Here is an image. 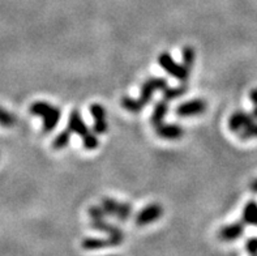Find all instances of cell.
<instances>
[{
	"instance_id": "16",
	"label": "cell",
	"mask_w": 257,
	"mask_h": 256,
	"mask_svg": "<svg viewBox=\"0 0 257 256\" xmlns=\"http://www.w3.org/2000/svg\"><path fill=\"white\" fill-rule=\"evenodd\" d=\"M187 87L186 84H182L180 87H176V88H169L167 87L165 91H163V98L166 101H171V100H175L178 97H182L183 94L187 93Z\"/></svg>"
},
{
	"instance_id": "10",
	"label": "cell",
	"mask_w": 257,
	"mask_h": 256,
	"mask_svg": "<svg viewBox=\"0 0 257 256\" xmlns=\"http://www.w3.org/2000/svg\"><path fill=\"white\" fill-rule=\"evenodd\" d=\"M67 128H69V130L72 131V133L80 135L82 139L88 136L89 133H90L88 126H86L84 120H82L81 114L78 113L77 110H73L71 113V115H69L68 126H67Z\"/></svg>"
},
{
	"instance_id": "14",
	"label": "cell",
	"mask_w": 257,
	"mask_h": 256,
	"mask_svg": "<svg viewBox=\"0 0 257 256\" xmlns=\"http://www.w3.org/2000/svg\"><path fill=\"white\" fill-rule=\"evenodd\" d=\"M243 222L247 225L257 226V203L256 201H248L243 209Z\"/></svg>"
},
{
	"instance_id": "17",
	"label": "cell",
	"mask_w": 257,
	"mask_h": 256,
	"mask_svg": "<svg viewBox=\"0 0 257 256\" xmlns=\"http://www.w3.org/2000/svg\"><path fill=\"white\" fill-rule=\"evenodd\" d=\"M110 246V242L99 238H88L82 242V247L85 250H98V248H106Z\"/></svg>"
},
{
	"instance_id": "24",
	"label": "cell",
	"mask_w": 257,
	"mask_h": 256,
	"mask_svg": "<svg viewBox=\"0 0 257 256\" xmlns=\"http://www.w3.org/2000/svg\"><path fill=\"white\" fill-rule=\"evenodd\" d=\"M251 190H252V192H257V179H256V181L252 182Z\"/></svg>"
},
{
	"instance_id": "19",
	"label": "cell",
	"mask_w": 257,
	"mask_h": 256,
	"mask_svg": "<svg viewBox=\"0 0 257 256\" xmlns=\"http://www.w3.org/2000/svg\"><path fill=\"white\" fill-rule=\"evenodd\" d=\"M15 124H16V118H15V115L0 106V126L6 127V128H11Z\"/></svg>"
},
{
	"instance_id": "13",
	"label": "cell",
	"mask_w": 257,
	"mask_h": 256,
	"mask_svg": "<svg viewBox=\"0 0 257 256\" xmlns=\"http://www.w3.org/2000/svg\"><path fill=\"white\" fill-rule=\"evenodd\" d=\"M167 102H169V101H166L163 98V100L160 101V102L156 105V107H154L153 114H152V117H150V123L153 124L154 128H157V127H160L161 124H163V120H165L167 113H169V104H167Z\"/></svg>"
},
{
	"instance_id": "23",
	"label": "cell",
	"mask_w": 257,
	"mask_h": 256,
	"mask_svg": "<svg viewBox=\"0 0 257 256\" xmlns=\"http://www.w3.org/2000/svg\"><path fill=\"white\" fill-rule=\"evenodd\" d=\"M249 97H251L252 105H253V106H257V88L252 89L251 94H249Z\"/></svg>"
},
{
	"instance_id": "9",
	"label": "cell",
	"mask_w": 257,
	"mask_h": 256,
	"mask_svg": "<svg viewBox=\"0 0 257 256\" xmlns=\"http://www.w3.org/2000/svg\"><path fill=\"white\" fill-rule=\"evenodd\" d=\"M91 117L94 118V132L97 135H103L107 132L108 126L106 122V110L99 104H93L90 106Z\"/></svg>"
},
{
	"instance_id": "7",
	"label": "cell",
	"mask_w": 257,
	"mask_h": 256,
	"mask_svg": "<svg viewBox=\"0 0 257 256\" xmlns=\"http://www.w3.org/2000/svg\"><path fill=\"white\" fill-rule=\"evenodd\" d=\"M162 205H160L158 203H153V204L147 205L143 211L137 213L135 222H136L137 226H145V225H149L152 222H156L157 220H160L162 217Z\"/></svg>"
},
{
	"instance_id": "1",
	"label": "cell",
	"mask_w": 257,
	"mask_h": 256,
	"mask_svg": "<svg viewBox=\"0 0 257 256\" xmlns=\"http://www.w3.org/2000/svg\"><path fill=\"white\" fill-rule=\"evenodd\" d=\"M167 88V80L165 77H149L141 85L140 97L137 100L130 97H124L121 100V106L130 113L137 114L149 104L150 98L157 91H165Z\"/></svg>"
},
{
	"instance_id": "4",
	"label": "cell",
	"mask_w": 257,
	"mask_h": 256,
	"mask_svg": "<svg viewBox=\"0 0 257 256\" xmlns=\"http://www.w3.org/2000/svg\"><path fill=\"white\" fill-rule=\"evenodd\" d=\"M158 63H160L161 67H162L169 75L178 78L182 84H186L187 80H188L189 77V72L191 71H189L184 64H178V63L171 58V55H170L169 52H162V54L158 56Z\"/></svg>"
},
{
	"instance_id": "20",
	"label": "cell",
	"mask_w": 257,
	"mask_h": 256,
	"mask_svg": "<svg viewBox=\"0 0 257 256\" xmlns=\"http://www.w3.org/2000/svg\"><path fill=\"white\" fill-rule=\"evenodd\" d=\"M82 144H84L85 149L93 150V149H95V148H98V145H99V141H98L97 136L90 132L88 136L82 139Z\"/></svg>"
},
{
	"instance_id": "5",
	"label": "cell",
	"mask_w": 257,
	"mask_h": 256,
	"mask_svg": "<svg viewBox=\"0 0 257 256\" xmlns=\"http://www.w3.org/2000/svg\"><path fill=\"white\" fill-rule=\"evenodd\" d=\"M102 208L104 209L106 214H112L117 220L125 221L132 214V207L127 203H119L114 199H103Z\"/></svg>"
},
{
	"instance_id": "22",
	"label": "cell",
	"mask_w": 257,
	"mask_h": 256,
	"mask_svg": "<svg viewBox=\"0 0 257 256\" xmlns=\"http://www.w3.org/2000/svg\"><path fill=\"white\" fill-rule=\"evenodd\" d=\"M247 251L249 255L257 256V238H251L247 240Z\"/></svg>"
},
{
	"instance_id": "6",
	"label": "cell",
	"mask_w": 257,
	"mask_h": 256,
	"mask_svg": "<svg viewBox=\"0 0 257 256\" xmlns=\"http://www.w3.org/2000/svg\"><path fill=\"white\" fill-rule=\"evenodd\" d=\"M206 109H208V104L205 100L195 98V100L183 102L176 107V115L178 117H196V115H201L205 113Z\"/></svg>"
},
{
	"instance_id": "11",
	"label": "cell",
	"mask_w": 257,
	"mask_h": 256,
	"mask_svg": "<svg viewBox=\"0 0 257 256\" xmlns=\"http://www.w3.org/2000/svg\"><path fill=\"white\" fill-rule=\"evenodd\" d=\"M156 132L158 136L166 140H176L184 135V130L178 124L163 123L160 127H157Z\"/></svg>"
},
{
	"instance_id": "3",
	"label": "cell",
	"mask_w": 257,
	"mask_h": 256,
	"mask_svg": "<svg viewBox=\"0 0 257 256\" xmlns=\"http://www.w3.org/2000/svg\"><path fill=\"white\" fill-rule=\"evenodd\" d=\"M32 115H38L42 117L43 119V133H50L54 131L56 126H58L60 117H62V111L60 109L51 104L43 102V101H36L34 104L30 105L29 109Z\"/></svg>"
},
{
	"instance_id": "21",
	"label": "cell",
	"mask_w": 257,
	"mask_h": 256,
	"mask_svg": "<svg viewBox=\"0 0 257 256\" xmlns=\"http://www.w3.org/2000/svg\"><path fill=\"white\" fill-rule=\"evenodd\" d=\"M89 214H90V217L93 220H101V218L104 217L106 212H104V209L102 207H91L89 209Z\"/></svg>"
},
{
	"instance_id": "2",
	"label": "cell",
	"mask_w": 257,
	"mask_h": 256,
	"mask_svg": "<svg viewBox=\"0 0 257 256\" xmlns=\"http://www.w3.org/2000/svg\"><path fill=\"white\" fill-rule=\"evenodd\" d=\"M228 128L232 133H236L241 140L257 137V122H254L253 115L245 111H235L228 119Z\"/></svg>"
},
{
	"instance_id": "18",
	"label": "cell",
	"mask_w": 257,
	"mask_h": 256,
	"mask_svg": "<svg viewBox=\"0 0 257 256\" xmlns=\"http://www.w3.org/2000/svg\"><path fill=\"white\" fill-rule=\"evenodd\" d=\"M182 55H183V64L186 65L187 68L191 71L193 65H195V59H196L195 49L191 47V46H186V47L183 49Z\"/></svg>"
},
{
	"instance_id": "25",
	"label": "cell",
	"mask_w": 257,
	"mask_h": 256,
	"mask_svg": "<svg viewBox=\"0 0 257 256\" xmlns=\"http://www.w3.org/2000/svg\"><path fill=\"white\" fill-rule=\"evenodd\" d=\"M252 115H253L254 119L257 120V106H253V110H252Z\"/></svg>"
},
{
	"instance_id": "15",
	"label": "cell",
	"mask_w": 257,
	"mask_h": 256,
	"mask_svg": "<svg viewBox=\"0 0 257 256\" xmlns=\"http://www.w3.org/2000/svg\"><path fill=\"white\" fill-rule=\"evenodd\" d=\"M71 135H72V131L69 130V128H65V130H63L62 132L59 133L58 136L54 139V141H52V148H54V149H58V150L65 148V146L69 144Z\"/></svg>"
},
{
	"instance_id": "8",
	"label": "cell",
	"mask_w": 257,
	"mask_h": 256,
	"mask_svg": "<svg viewBox=\"0 0 257 256\" xmlns=\"http://www.w3.org/2000/svg\"><path fill=\"white\" fill-rule=\"evenodd\" d=\"M91 226L94 227V229H98V230L106 231L107 234H110V238H108L110 246H117V244H120L123 242V233H121L120 229H117L114 225L107 224L103 218H101V220H93Z\"/></svg>"
},
{
	"instance_id": "12",
	"label": "cell",
	"mask_w": 257,
	"mask_h": 256,
	"mask_svg": "<svg viewBox=\"0 0 257 256\" xmlns=\"http://www.w3.org/2000/svg\"><path fill=\"white\" fill-rule=\"evenodd\" d=\"M243 231H244V222H235V224H230L227 226L222 227L219 230V238L222 240L230 242V240L240 238Z\"/></svg>"
}]
</instances>
